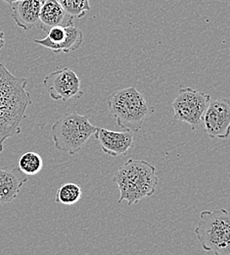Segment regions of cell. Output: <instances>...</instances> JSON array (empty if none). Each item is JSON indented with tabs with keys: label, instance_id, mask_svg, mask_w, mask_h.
<instances>
[{
	"label": "cell",
	"instance_id": "cell-15",
	"mask_svg": "<svg viewBox=\"0 0 230 255\" xmlns=\"http://www.w3.org/2000/svg\"><path fill=\"white\" fill-rule=\"evenodd\" d=\"M25 175L33 176L38 174L43 168L42 157L33 151H29L24 153L19 159L18 167Z\"/></svg>",
	"mask_w": 230,
	"mask_h": 255
},
{
	"label": "cell",
	"instance_id": "cell-4",
	"mask_svg": "<svg viewBox=\"0 0 230 255\" xmlns=\"http://www.w3.org/2000/svg\"><path fill=\"white\" fill-rule=\"evenodd\" d=\"M194 232L205 252L230 255V214L227 209L202 211Z\"/></svg>",
	"mask_w": 230,
	"mask_h": 255
},
{
	"label": "cell",
	"instance_id": "cell-16",
	"mask_svg": "<svg viewBox=\"0 0 230 255\" xmlns=\"http://www.w3.org/2000/svg\"><path fill=\"white\" fill-rule=\"evenodd\" d=\"M73 18H82L90 10L89 0H56Z\"/></svg>",
	"mask_w": 230,
	"mask_h": 255
},
{
	"label": "cell",
	"instance_id": "cell-18",
	"mask_svg": "<svg viewBox=\"0 0 230 255\" xmlns=\"http://www.w3.org/2000/svg\"><path fill=\"white\" fill-rule=\"evenodd\" d=\"M2 1H4V2L8 3L9 5H11V4H13V3H15V2H17V1H21V0H2Z\"/></svg>",
	"mask_w": 230,
	"mask_h": 255
},
{
	"label": "cell",
	"instance_id": "cell-10",
	"mask_svg": "<svg viewBox=\"0 0 230 255\" xmlns=\"http://www.w3.org/2000/svg\"><path fill=\"white\" fill-rule=\"evenodd\" d=\"M104 153L117 157L126 154L133 144L132 130L116 131L103 128H97L94 133Z\"/></svg>",
	"mask_w": 230,
	"mask_h": 255
},
{
	"label": "cell",
	"instance_id": "cell-5",
	"mask_svg": "<svg viewBox=\"0 0 230 255\" xmlns=\"http://www.w3.org/2000/svg\"><path fill=\"white\" fill-rule=\"evenodd\" d=\"M85 115L66 114L51 127L54 147L71 155L77 153L97 129Z\"/></svg>",
	"mask_w": 230,
	"mask_h": 255
},
{
	"label": "cell",
	"instance_id": "cell-3",
	"mask_svg": "<svg viewBox=\"0 0 230 255\" xmlns=\"http://www.w3.org/2000/svg\"><path fill=\"white\" fill-rule=\"evenodd\" d=\"M108 108L116 119L117 125L125 130L138 131L151 111L144 96L136 88L119 90L109 96Z\"/></svg>",
	"mask_w": 230,
	"mask_h": 255
},
{
	"label": "cell",
	"instance_id": "cell-8",
	"mask_svg": "<svg viewBox=\"0 0 230 255\" xmlns=\"http://www.w3.org/2000/svg\"><path fill=\"white\" fill-rule=\"evenodd\" d=\"M209 137L228 139L230 136V102L228 98L211 100L203 116Z\"/></svg>",
	"mask_w": 230,
	"mask_h": 255
},
{
	"label": "cell",
	"instance_id": "cell-13",
	"mask_svg": "<svg viewBox=\"0 0 230 255\" xmlns=\"http://www.w3.org/2000/svg\"><path fill=\"white\" fill-rule=\"evenodd\" d=\"M26 182L27 175L19 168L10 171L0 169V205L13 201Z\"/></svg>",
	"mask_w": 230,
	"mask_h": 255
},
{
	"label": "cell",
	"instance_id": "cell-2",
	"mask_svg": "<svg viewBox=\"0 0 230 255\" xmlns=\"http://www.w3.org/2000/svg\"><path fill=\"white\" fill-rule=\"evenodd\" d=\"M158 181L155 166L145 160H128L113 176V182L120 191L118 203L126 200L129 205H132L152 196Z\"/></svg>",
	"mask_w": 230,
	"mask_h": 255
},
{
	"label": "cell",
	"instance_id": "cell-6",
	"mask_svg": "<svg viewBox=\"0 0 230 255\" xmlns=\"http://www.w3.org/2000/svg\"><path fill=\"white\" fill-rule=\"evenodd\" d=\"M210 101V95L191 88H181L172 102L173 118L190 126H197Z\"/></svg>",
	"mask_w": 230,
	"mask_h": 255
},
{
	"label": "cell",
	"instance_id": "cell-14",
	"mask_svg": "<svg viewBox=\"0 0 230 255\" xmlns=\"http://www.w3.org/2000/svg\"><path fill=\"white\" fill-rule=\"evenodd\" d=\"M82 196L81 188L74 183H67L57 191L55 200L64 205H73L80 200Z\"/></svg>",
	"mask_w": 230,
	"mask_h": 255
},
{
	"label": "cell",
	"instance_id": "cell-17",
	"mask_svg": "<svg viewBox=\"0 0 230 255\" xmlns=\"http://www.w3.org/2000/svg\"><path fill=\"white\" fill-rule=\"evenodd\" d=\"M5 45V38H4V32L0 31V49L3 48Z\"/></svg>",
	"mask_w": 230,
	"mask_h": 255
},
{
	"label": "cell",
	"instance_id": "cell-9",
	"mask_svg": "<svg viewBox=\"0 0 230 255\" xmlns=\"http://www.w3.org/2000/svg\"><path fill=\"white\" fill-rule=\"evenodd\" d=\"M36 44L52 50L54 53H69L77 50L83 42L81 30L74 24L68 27H54L47 32L43 39H34Z\"/></svg>",
	"mask_w": 230,
	"mask_h": 255
},
{
	"label": "cell",
	"instance_id": "cell-12",
	"mask_svg": "<svg viewBox=\"0 0 230 255\" xmlns=\"http://www.w3.org/2000/svg\"><path fill=\"white\" fill-rule=\"evenodd\" d=\"M43 0H21L11 4V17L17 26L29 31L38 24L39 13Z\"/></svg>",
	"mask_w": 230,
	"mask_h": 255
},
{
	"label": "cell",
	"instance_id": "cell-1",
	"mask_svg": "<svg viewBox=\"0 0 230 255\" xmlns=\"http://www.w3.org/2000/svg\"><path fill=\"white\" fill-rule=\"evenodd\" d=\"M28 80L14 76L0 63V152L9 137L21 132L26 110L32 104Z\"/></svg>",
	"mask_w": 230,
	"mask_h": 255
},
{
	"label": "cell",
	"instance_id": "cell-11",
	"mask_svg": "<svg viewBox=\"0 0 230 255\" xmlns=\"http://www.w3.org/2000/svg\"><path fill=\"white\" fill-rule=\"evenodd\" d=\"M74 19L56 0H43L37 27L47 33L54 27H68L73 25Z\"/></svg>",
	"mask_w": 230,
	"mask_h": 255
},
{
	"label": "cell",
	"instance_id": "cell-7",
	"mask_svg": "<svg viewBox=\"0 0 230 255\" xmlns=\"http://www.w3.org/2000/svg\"><path fill=\"white\" fill-rule=\"evenodd\" d=\"M42 85L55 101L67 102L72 98H78L83 95L80 89V79L70 68L59 69L50 73L44 78Z\"/></svg>",
	"mask_w": 230,
	"mask_h": 255
}]
</instances>
